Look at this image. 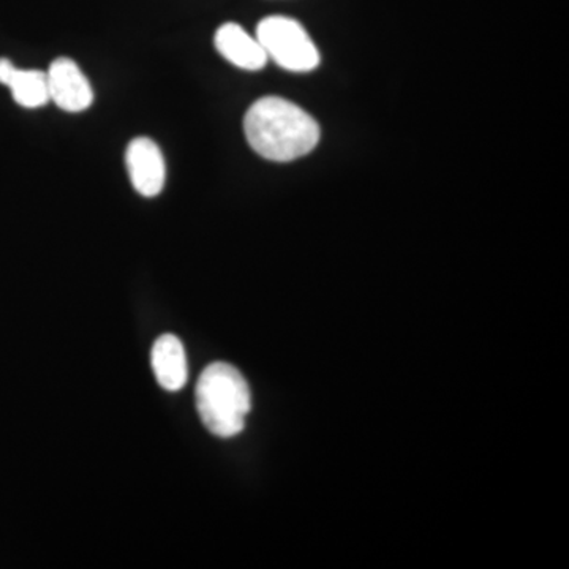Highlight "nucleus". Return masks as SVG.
I'll return each instance as SVG.
<instances>
[{"instance_id":"obj_7","label":"nucleus","mask_w":569,"mask_h":569,"mask_svg":"<svg viewBox=\"0 0 569 569\" xmlns=\"http://www.w3.org/2000/svg\"><path fill=\"white\" fill-rule=\"evenodd\" d=\"M151 361L160 387L173 392L186 387L189 367H187L186 350L178 337L173 335L159 337L153 343Z\"/></svg>"},{"instance_id":"obj_8","label":"nucleus","mask_w":569,"mask_h":569,"mask_svg":"<svg viewBox=\"0 0 569 569\" xmlns=\"http://www.w3.org/2000/svg\"><path fill=\"white\" fill-rule=\"evenodd\" d=\"M0 84L7 86L14 102L36 110L50 102L47 71L20 70L7 59H0Z\"/></svg>"},{"instance_id":"obj_5","label":"nucleus","mask_w":569,"mask_h":569,"mask_svg":"<svg viewBox=\"0 0 569 569\" xmlns=\"http://www.w3.org/2000/svg\"><path fill=\"white\" fill-rule=\"evenodd\" d=\"M50 102L62 111L82 112L93 103V89L80 67L69 58H59L47 71Z\"/></svg>"},{"instance_id":"obj_6","label":"nucleus","mask_w":569,"mask_h":569,"mask_svg":"<svg viewBox=\"0 0 569 569\" xmlns=\"http://www.w3.org/2000/svg\"><path fill=\"white\" fill-rule=\"evenodd\" d=\"M216 50L224 61L247 71L263 70L269 59L257 37L250 36L242 26L227 22L213 37Z\"/></svg>"},{"instance_id":"obj_3","label":"nucleus","mask_w":569,"mask_h":569,"mask_svg":"<svg viewBox=\"0 0 569 569\" xmlns=\"http://www.w3.org/2000/svg\"><path fill=\"white\" fill-rule=\"evenodd\" d=\"M268 59L280 69L309 73L320 66V51L301 22L274 14L258 22L254 33Z\"/></svg>"},{"instance_id":"obj_4","label":"nucleus","mask_w":569,"mask_h":569,"mask_svg":"<svg viewBox=\"0 0 569 569\" xmlns=\"http://www.w3.org/2000/svg\"><path fill=\"white\" fill-rule=\"evenodd\" d=\"M126 164L130 182L141 197L153 198L162 193L167 182V162L156 141L146 137L130 141L126 151Z\"/></svg>"},{"instance_id":"obj_1","label":"nucleus","mask_w":569,"mask_h":569,"mask_svg":"<svg viewBox=\"0 0 569 569\" xmlns=\"http://www.w3.org/2000/svg\"><path fill=\"white\" fill-rule=\"evenodd\" d=\"M247 142L269 162L288 163L306 157L320 142V126L299 104L282 97H263L244 118Z\"/></svg>"},{"instance_id":"obj_2","label":"nucleus","mask_w":569,"mask_h":569,"mask_svg":"<svg viewBox=\"0 0 569 569\" xmlns=\"http://www.w3.org/2000/svg\"><path fill=\"white\" fill-rule=\"evenodd\" d=\"M197 407L201 421L213 436L230 438L242 432L252 407L246 378L227 362L206 367L197 385Z\"/></svg>"}]
</instances>
